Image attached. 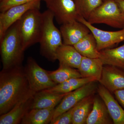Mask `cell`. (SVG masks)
<instances>
[{
    "label": "cell",
    "instance_id": "cell-11",
    "mask_svg": "<svg viewBox=\"0 0 124 124\" xmlns=\"http://www.w3.org/2000/svg\"><path fill=\"white\" fill-rule=\"evenodd\" d=\"M35 92L31 90L11 110L0 115V124H21L24 116L31 109Z\"/></svg>",
    "mask_w": 124,
    "mask_h": 124
},
{
    "label": "cell",
    "instance_id": "cell-2",
    "mask_svg": "<svg viewBox=\"0 0 124 124\" xmlns=\"http://www.w3.org/2000/svg\"><path fill=\"white\" fill-rule=\"evenodd\" d=\"M24 51L19 33L17 21L9 28L0 40L2 69L23 66Z\"/></svg>",
    "mask_w": 124,
    "mask_h": 124
},
{
    "label": "cell",
    "instance_id": "cell-18",
    "mask_svg": "<svg viewBox=\"0 0 124 124\" xmlns=\"http://www.w3.org/2000/svg\"><path fill=\"white\" fill-rule=\"evenodd\" d=\"M68 93H53L42 90L35 94L31 109L55 107Z\"/></svg>",
    "mask_w": 124,
    "mask_h": 124
},
{
    "label": "cell",
    "instance_id": "cell-16",
    "mask_svg": "<svg viewBox=\"0 0 124 124\" xmlns=\"http://www.w3.org/2000/svg\"><path fill=\"white\" fill-rule=\"evenodd\" d=\"M56 59L59 64L78 69L82 57L73 46L63 44L56 53Z\"/></svg>",
    "mask_w": 124,
    "mask_h": 124
},
{
    "label": "cell",
    "instance_id": "cell-23",
    "mask_svg": "<svg viewBox=\"0 0 124 124\" xmlns=\"http://www.w3.org/2000/svg\"><path fill=\"white\" fill-rule=\"evenodd\" d=\"M73 46L83 57L91 58L99 57L100 51L97 49V41L91 32Z\"/></svg>",
    "mask_w": 124,
    "mask_h": 124
},
{
    "label": "cell",
    "instance_id": "cell-20",
    "mask_svg": "<svg viewBox=\"0 0 124 124\" xmlns=\"http://www.w3.org/2000/svg\"><path fill=\"white\" fill-rule=\"evenodd\" d=\"M55 108L31 109L24 116L21 124H50Z\"/></svg>",
    "mask_w": 124,
    "mask_h": 124
},
{
    "label": "cell",
    "instance_id": "cell-13",
    "mask_svg": "<svg viewBox=\"0 0 124 124\" xmlns=\"http://www.w3.org/2000/svg\"><path fill=\"white\" fill-rule=\"evenodd\" d=\"M60 31L64 44L74 46L88 34L90 30L85 24L78 20L62 24Z\"/></svg>",
    "mask_w": 124,
    "mask_h": 124
},
{
    "label": "cell",
    "instance_id": "cell-5",
    "mask_svg": "<svg viewBox=\"0 0 124 124\" xmlns=\"http://www.w3.org/2000/svg\"><path fill=\"white\" fill-rule=\"evenodd\" d=\"M90 24H104L116 28H124L122 14L117 2L114 0L103 1L91 13L88 20Z\"/></svg>",
    "mask_w": 124,
    "mask_h": 124
},
{
    "label": "cell",
    "instance_id": "cell-1",
    "mask_svg": "<svg viewBox=\"0 0 124 124\" xmlns=\"http://www.w3.org/2000/svg\"><path fill=\"white\" fill-rule=\"evenodd\" d=\"M31 90L24 67L2 69L0 72V115L11 110Z\"/></svg>",
    "mask_w": 124,
    "mask_h": 124
},
{
    "label": "cell",
    "instance_id": "cell-28",
    "mask_svg": "<svg viewBox=\"0 0 124 124\" xmlns=\"http://www.w3.org/2000/svg\"><path fill=\"white\" fill-rule=\"evenodd\" d=\"M113 93L117 101L124 108V88L116 90Z\"/></svg>",
    "mask_w": 124,
    "mask_h": 124
},
{
    "label": "cell",
    "instance_id": "cell-3",
    "mask_svg": "<svg viewBox=\"0 0 124 124\" xmlns=\"http://www.w3.org/2000/svg\"><path fill=\"white\" fill-rule=\"evenodd\" d=\"M42 13V28L39 42L40 53L49 61L54 62L57 60V50L63 44L62 34L54 25L52 13L47 9Z\"/></svg>",
    "mask_w": 124,
    "mask_h": 124
},
{
    "label": "cell",
    "instance_id": "cell-29",
    "mask_svg": "<svg viewBox=\"0 0 124 124\" xmlns=\"http://www.w3.org/2000/svg\"><path fill=\"white\" fill-rule=\"evenodd\" d=\"M116 1L119 7L124 22V0H116Z\"/></svg>",
    "mask_w": 124,
    "mask_h": 124
},
{
    "label": "cell",
    "instance_id": "cell-19",
    "mask_svg": "<svg viewBox=\"0 0 124 124\" xmlns=\"http://www.w3.org/2000/svg\"><path fill=\"white\" fill-rule=\"evenodd\" d=\"M99 58L104 65H111L124 70V44L115 48L101 50Z\"/></svg>",
    "mask_w": 124,
    "mask_h": 124
},
{
    "label": "cell",
    "instance_id": "cell-9",
    "mask_svg": "<svg viewBox=\"0 0 124 124\" xmlns=\"http://www.w3.org/2000/svg\"><path fill=\"white\" fill-rule=\"evenodd\" d=\"M78 21L85 24L93 33L96 39L99 51L111 48L124 41V28L116 31H103L94 26L81 17L79 18Z\"/></svg>",
    "mask_w": 124,
    "mask_h": 124
},
{
    "label": "cell",
    "instance_id": "cell-27",
    "mask_svg": "<svg viewBox=\"0 0 124 124\" xmlns=\"http://www.w3.org/2000/svg\"><path fill=\"white\" fill-rule=\"evenodd\" d=\"M37 0H0V11L2 12L7 10L10 7L23 4ZM44 1L45 0H40Z\"/></svg>",
    "mask_w": 124,
    "mask_h": 124
},
{
    "label": "cell",
    "instance_id": "cell-14",
    "mask_svg": "<svg viewBox=\"0 0 124 124\" xmlns=\"http://www.w3.org/2000/svg\"><path fill=\"white\" fill-rule=\"evenodd\" d=\"M97 92L106 106L114 124H124V110L112 93L104 86L98 85Z\"/></svg>",
    "mask_w": 124,
    "mask_h": 124
},
{
    "label": "cell",
    "instance_id": "cell-7",
    "mask_svg": "<svg viewBox=\"0 0 124 124\" xmlns=\"http://www.w3.org/2000/svg\"><path fill=\"white\" fill-rule=\"evenodd\" d=\"M97 82L94 81L89 82L67 94L55 107L51 122L63 113L73 108L85 98L95 94L98 87Z\"/></svg>",
    "mask_w": 124,
    "mask_h": 124
},
{
    "label": "cell",
    "instance_id": "cell-22",
    "mask_svg": "<svg viewBox=\"0 0 124 124\" xmlns=\"http://www.w3.org/2000/svg\"><path fill=\"white\" fill-rule=\"evenodd\" d=\"M94 94L86 97L74 107L72 124H85L93 108Z\"/></svg>",
    "mask_w": 124,
    "mask_h": 124
},
{
    "label": "cell",
    "instance_id": "cell-26",
    "mask_svg": "<svg viewBox=\"0 0 124 124\" xmlns=\"http://www.w3.org/2000/svg\"><path fill=\"white\" fill-rule=\"evenodd\" d=\"M73 109L74 107L63 113L51 121L50 124H72Z\"/></svg>",
    "mask_w": 124,
    "mask_h": 124
},
{
    "label": "cell",
    "instance_id": "cell-10",
    "mask_svg": "<svg viewBox=\"0 0 124 124\" xmlns=\"http://www.w3.org/2000/svg\"><path fill=\"white\" fill-rule=\"evenodd\" d=\"M40 0L10 7L0 14V40L9 28L17 22L27 11L33 8L40 9Z\"/></svg>",
    "mask_w": 124,
    "mask_h": 124
},
{
    "label": "cell",
    "instance_id": "cell-15",
    "mask_svg": "<svg viewBox=\"0 0 124 124\" xmlns=\"http://www.w3.org/2000/svg\"><path fill=\"white\" fill-rule=\"evenodd\" d=\"M86 124H113L106 104L99 96L94 95L93 108L86 120Z\"/></svg>",
    "mask_w": 124,
    "mask_h": 124
},
{
    "label": "cell",
    "instance_id": "cell-24",
    "mask_svg": "<svg viewBox=\"0 0 124 124\" xmlns=\"http://www.w3.org/2000/svg\"><path fill=\"white\" fill-rule=\"evenodd\" d=\"M49 76L56 84L73 78H82L78 69L59 64L57 70L48 71Z\"/></svg>",
    "mask_w": 124,
    "mask_h": 124
},
{
    "label": "cell",
    "instance_id": "cell-25",
    "mask_svg": "<svg viewBox=\"0 0 124 124\" xmlns=\"http://www.w3.org/2000/svg\"><path fill=\"white\" fill-rule=\"evenodd\" d=\"M80 16L88 20L91 13L103 3V0H73Z\"/></svg>",
    "mask_w": 124,
    "mask_h": 124
},
{
    "label": "cell",
    "instance_id": "cell-30",
    "mask_svg": "<svg viewBox=\"0 0 124 124\" xmlns=\"http://www.w3.org/2000/svg\"><path fill=\"white\" fill-rule=\"evenodd\" d=\"M104 0H103V1H104Z\"/></svg>",
    "mask_w": 124,
    "mask_h": 124
},
{
    "label": "cell",
    "instance_id": "cell-6",
    "mask_svg": "<svg viewBox=\"0 0 124 124\" xmlns=\"http://www.w3.org/2000/svg\"><path fill=\"white\" fill-rule=\"evenodd\" d=\"M24 69L30 88L36 93L50 88L57 85L50 78L48 71L40 67L31 57L28 58Z\"/></svg>",
    "mask_w": 124,
    "mask_h": 124
},
{
    "label": "cell",
    "instance_id": "cell-12",
    "mask_svg": "<svg viewBox=\"0 0 124 124\" xmlns=\"http://www.w3.org/2000/svg\"><path fill=\"white\" fill-rule=\"evenodd\" d=\"M99 82L111 93L124 88V70L111 65H104Z\"/></svg>",
    "mask_w": 124,
    "mask_h": 124
},
{
    "label": "cell",
    "instance_id": "cell-21",
    "mask_svg": "<svg viewBox=\"0 0 124 124\" xmlns=\"http://www.w3.org/2000/svg\"><path fill=\"white\" fill-rule=\"evenodd\" d=\"M96 81L92 78H73L57 84L50 88L45 90L47 93H67L72 92L86 84Z\"/></svg>",
    "mask_w": 124,
    "mask_h": 124
},
{
    "label": "cell",
    "instance_id": "cell-8",
    "mask_svg": "<svg viewBox=\"0 0 124 124\" xmlns=\"http://www.w3.org/2000/svg\"><path fill=\"white\" fill-rule=\"evenodd\" d=\"M48 10L53 14L59 24L78 20L80 16L73 0H45Z\"/></svg>",
    "mask_w": 124,
    "mask_h": 124
},
{
    "label": "cell",
    "instance_id": "cell-17",
    "mask_svg": "<svg viewBox=\"0 0 124 124\" xmlns=\"http://www.w3.org/2000/svg\"><path fill=\"white\" fill-rule=\"evenodd\" d=\"M104 64L99 58H91L83 57L78 69L82 78H92L99 82Z\"/></svg>",
    "mask_w": 124,
    "mask_h": 124
},
{
    "label": "cell",
    "instance_id": "cell-4",
    "mask_svg": "<svg viewBox=\"0 0 124 124\" xmlns=\"http://www.w3.org/2000/svg\"><path fill=\"white\" fill-rule=\"evenodd\" d=\"M40 9L29 10L18 21L19 33L24 51L39 41L42 23V13Z\"/></svg>",
    "mask_w": 124,
    "mask_h": 124
}]
</instances>
